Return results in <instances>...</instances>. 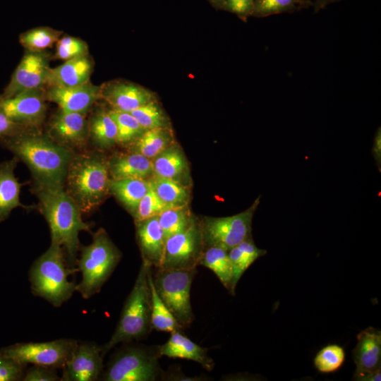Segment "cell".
<instances>
[{
    "instance_id": "cell-38",
    "label": "cell",
    "mask_w": 381,
    "mask_h": 381,
    "mask_svg": "<svg viewBox=\"0 0 381 381\" xmlns=\"http://www.w3.org/2000/svg\"><path fill=\"white\" fill-rule=\"evenodd\" d=\"M170 207L159 198L150 185V189L140 201L132 216L134 221H139L158 216Z\"/></svg>"
},
{
    "instance_id": "cell-41",
    "label": "cell",
    "mask_w": 381,
    "mask_h": 381,
    "mask_svg": "<svg viewBox=\"0 0 381 381\" xmlns=\"http://www.w3.org/2000/svg\"><path fill=\"white\" fill-rule=\"evenodd\" d=\"M254 4L255 0H224L220 10L234 13L246 22L252 16Z\"/></svg>"
},
{
    "instance_id": "cell-16",
    "label": "cell",
    "mask_w": 381,
    "mask_h": 381,
    "mask_svg": "<svg viewBox=\"0 0 381 381\" xmlns=\"http://www.w3.org/2000/svg\"><path fill=\"white\" fill-rule=\"evenodd\" d=\"M100 99L111 109L131 112L153 100L155 92L138 84L126 80H114L101 85Z\"/></svg>"
},
{
    "instance_id": "cell-26",
    "label": "cell",
    "mask_w": 381,
    "mask_h": 381,
    "mask_svg": "<svg viewBox=\"0 0 381 381\" xmlns=\"http://www.w3.org/2000/svg\"><path fill=\"white\" fill-rule=\"evenodd\" d=\"M174 141L172 127L148 129L129 145V152L139 153L152 159Z\"/></svg>"
},
{
    "instance_id": "cell-33",
    "label": "cell",
    "mask_w": 381,
    "mask_h": 381,
    "mask_svg": "<svg viewBox=\"0 0 381 381\" xmlns=\"http://www.w3.org/2000/svg\"><path fill=\"white\" fill-rule=\"evenodd\" d=\"M117 128L116 144L129 145L145 131L130 113L115 109L109 110Z\"/></svg>"
},
{
    "instance_id": "cell-48",
    "label": "cell",
    "mask_w": 381,
    "mask_h": 381,
    "mask_svg": "<svg viewBox=\"0 0 381 381\" xmlns=\"http://www.w3.org/2000/svg\"><path fill=\"white\" fill-rule=\"evenodd\" d=\"M303 4L304 7H308L313 5V0H300Z\"/></svg>"
},
{
    "instance_id": "cell-47",
    "label": "cell",
    "mask_w": 381,
    "mask_h": 381,
    "mask_svg": "<svg viewBox=\"0 0 381 381\" xmlns=\"http://www.w3.org/2000/svg\"><path fill=\"white\" fill-rule=\"evenodd\" d=\"M211 5L216 9H219L224 0H207Z\"/></svg>"
},
{
    "instance_id": "cell-43",
    "label": "cell",
    "mask_w": 381,
    "mask_h": 381,
    "mask_svg": "<svg viewBox=\"0 0 381 381\" xmlns=\"http://www.w3.org/2000/svg\"><path fill=\"white\" fill-rule=\"evenodd\" d=\"M207 378L204 376H187L181 370L179 366L174 365L166 371L162 370L159 380L168 381H205L208 380Z\"/></svg>"
},
{
    "instance_id": "cell-35",
    "label": "cell",
    "mask_w": 381,
    "mask_h": 381,
    "mask_svg": "<svg viewBox=\"0 0 381 381\" xmlns=\"http://www.w3.org/2000/svg\"><path fill=\"white\" fill-rule=\"evenodd\" d=\"M62 32L49 27H39L22 33L20 43L28 52H43L60 39Z\"/></svg>"
},
{
    "instance_id": "cell-5",
    "label": "cell",
    "mask_w": 381,
    "mask_h": 381,
    "mask_svg": "<svg viewBox=\"0 0 381 381\" xmlns=\"http://www.w3.org/2000/svg\"><path fill=\"white\" fill-rule=\"evenodd\" d=\"M63 248L52 241L49 248L32 264L29 272L32 292L54 307L67 301L75 291L76 284L68 277L75 271L69 267Z\"/></svg>"
},
{
    "instance_id": "cell-22",
    "label": "cell",
    "mask_w": 381,
    "mask_h": 381,
    "mask_svg": "<svg viewBox=\"0 0 381 381\" xmlns=\"http://www.w3.org/2000/svg\"><path fill=\"white\" fill-rule=\"evenodd\" d=\"M110 179L149 180L153 176L152 159L136 152L116 153L108 159Z\"/></svg>"
},
{
    "instance_id": "cell-24",
    "label": "cell",
    "mask_w": 381,
    "mask_h": 381,
    "mask_svg": "<svg viewBox=\"0 0 381 381\" xmlns=\"http://www.w3.org/2000/svg\"><path fill=\"white\" fill-rule=\"evenodd\" d=\"M18 162L14 156L0 163V222L5 221L13 209L26 208L20 201L21 185L14 173Z\"/></svg>"
},
{
    "instance_id": "cell-39",
    "label": "cell",
    "mask_w": 381,
    "mask_h": 381,
    "mask_svg": "<svg viewBox=\"0 0 381 381\" xmlns=\"http://www.w3.org/2000/svg\"><path fill=\"white\" fill-rule=\"evenodd\" d=\"M87 53L88 47L84 41L74 37L66 36L57 41L54 57L66 61L86 56Z\"/></svg>"
},
{
    "instance_id": "cell-44",
    "label": "cell",
    "mask_w": 381,
    "mask_h": 381,
    "mask_svg": "<svg viewBox=\"0 0 381 381\" xmlns=\"http://www.w3.org/2000/svg\"><path fill=\"white\" fill-rule=\"evenodd\" d=\"M22 129L24 128L13 122L0 107V139Z\"/></svg>"
},
{
    "instance_id": "cell-15",
    "label": "cell",
    "mask_w": 381,
    "mask_h": 381,
    "mask_svg": "<svg viewBox=\"0 0 381 381\" xmlns=\"http://www.w3.org/2000/svg\"><path fill=\"white\" fill-rule=\"evenodd\" d=\"M100 346L93 343L77 344L62 368L61 381H95L103 370Z\"/></svg>"
},
{
    "instance_id": "cell-14",
    "label": "cell",
    "mask_w": 381,
    "mask_h": 381,
    "mask_svg": "<svg viewBox=\"0 0 381 381\" xmlns=\"http://www.w3.org/2000/svg\"><path fill=\"white\" fill-rule=\"evenodd\" d=\"M44 99L40 89L31 90L9 98H0V107L13 122L30 129L40 126L45 119Z\"/></svg>"
},
{
    "instance_id": "cell-27",
    "label": "cell",
    "mask_w": 381,
    "mask_h": 381,
    "mask_svg": "<svg viewBox=\"0 0 381 381\" xmlns=\"http://www.w3.org/2000/svg\"><path fill=\"white\" fill-rule=\"evenodd\" d=\"M149 180L127 179L109 181V192L132 215L140 201L150 189Z\"/></svg>"
},
{
    "instance_id": "cell-32",
    "label": "cell",
    "mask_w": 381,
    "mask_h": 381,
    "mask_svg": "<svg viewBox=\"0 0 381 381\" xmlns=\"http://www.w3.org/2000/svg\"><path fill=\"white\" fill-rule=\"evenodd\" d=\"M160 226L165 239L190 227L197 218L189 205L170 207L158 215Z\"/></svg>"
},
{
    "instance_id": "cell-8",
    "label": "cell",
    "mask_w": 381,
    "mask_h": 381,
    "mask_svg": "<svg viewBox=\"0 0 381 381\" xmlns=\"http://www.w3.org/2000/svg\"><path fill=\"white\" fill-rule=\"evenodd\" d=\"M152 271L155 290L183 328L188 327L194 320L190 302V289L197 268L168 270L157 268Z\"/></svg>"
},
{
    "instance_id": "cell-29",
    "label": "cell",
    "mask_w": 381,
    "mask_h": 381,
    "mask_svg": "<svg viewBox=\"0 0 381 381\" xmlns=\"http://www.w3.org/2000/svg\"><path fill=\"white\" fill-rule=\"evenodd\" d=\"M199 265L212 270L229 294L234 295L231 288L233 270L227 250L216 246L205 248Z\"/></svg>"
},
{
    "instance_id": "cell-13",
    "label": "cell",
    "mask_w": 381,
    "mask_h": 381,
    "mask_svg": "<svg viewBox=\"0 0 381 381\" xmlns=\"http://www.w3.org/2000/svg\"><path fill=\"white\" fill-rule=\"evenodd\" d=\"M356 369L353 380H381V332L369 327L357 335V344L353 350Z\"/></svg>"
},
{
    "instance_id": "cell-36",
    "label": "cell",
    "mask_w": 381,
    "mask_h": 381,
    "mask_svg": "<svg viewBox=\"0 0 381 381\" xmlns=\"http://www.w3.org/2000/svg\"><path fill=\"white\" fill-rule=\"evenodd\" d=\"M346 353L338 344H329L321 349L315 355L313 363L315 368L322 373L338 370L344 364Z\"/></svg>"
},
{
    "instance_id": "cell-7",
    "label": "cell",
    "mask_w": 381,
    "mask_h": 381,
    "mask_svg": "<svg viewBox=\"0 0 381 381\" xmlns=\"http://www.w3.org/2000/svg\"><path fill=\"white\" fill-rule=\"evenodd\" d=\"M158 346L127 345L116 351L102 373L104 381L159 380Z\"/></svg>"
},
{
    "instance_id": "cell-46",
    "label": "cell",
    "mask_w": 381,
    "mask_h": 381,
    "mask_svg": "<svg viewBox=\"0 0 381 381\" xmlns=\"http://www.w3.org/2000/svg\"><path fill=\"white\" fill-rule=\"evenodd\" d=\"M340 0H313V6L315 13L325 8L328 5L337 2Z\"/></svg>"
},
{
    "instance_id": "cell-17",
    "label": "cell",
    "mask_w": 381,
    "mask_h": 381,
    "mask_svg": "<svg viewBox=\"0 0 381 381\" xmlns=\"http://www.w3.org/2000/svg\"><path fill=\"white\" fill-rule=\"evenodd\" d=\"M85 115L59 109L51 121L49 136L73 151L83 147L89 138L88 123Z\"/></svg>"
},
{
    "instance_id": "cell-12",
    "label": "cell",
    "mask_w": 381,
    "mask_h": 381,
    "mask_svg": "<svg viewBox=\"0 0 381 381\" xmlns=\"http://www.w3.org/2000/svg\"><path fill=\"white\" fill-rule=\"evenodd\" d=\"M50 68L45 53L28 51L13 71L0 98H9L25 91L40 89L47 84Z\"/></svg>"
},
{
    "instance_id": "cell-31",
    "label": "cell",
    "mask_w": 381,
    "mask_h": 381,
    "mask_svg": "<svg viewBox=\"0 0 381 381\" xmlns=\"http://www.w3.org/2000/svg\"><path fill=\"white\" fill-rule=\"evenodd\" d=\"M148 280L151 293V327L159 332H172L182 330L168 308L158 296L152 281V267L148 272Z\"/></svg>"
},
{
    "instance_id": "cell-19",
    "label": "cell",
    "mask_w": 381,
    "mask_h": 381,
    "mask_svg": "<svg viewBox=\"0 0 381 381\" xmlns=\"http://www.w3.org/2000/svg\"><path fill=\"white\" fill-rule=\"evenodd\" d=\"M134 222L142 262L154 269L159 268L163 259L166 239L158 216Z\"/></svg>"
},
{
    "instance_id": "cell-34",
    "label": "cell",
    "mask_w": 381,
    "mask_h": 381,
    "mask_svg": "<svg viewBox=\"0 0 381 381\" xmlns=\"http://www.w3.org/2000/svg\"><path fill=\"white\" fill-rule=\"evenodd\" d=\"M130 113L145 130L171 127L169 116L158 99L150 102Z\"/></svg>"
},
{
    "instance_id": "cell-23",
    "label": "cell",
    "mask_w": 381,
    "mask_h": 381,
    "mask_svg": "<svg viewBox=\"0 0 381 381\" xmlns=\"http://www.w3.org/2000/svg\"><path fill=\"white\" fill-rule=\"evenodd\" d=\"M92 70L93 63L87 55L70 59L50 68L47 84L60 87L80 85L90 81Z\"/></svg>"
},
{
    "instance_id": "cell-11",
    "label": "cell",
    "mask_w": 381,
    "mask_h": 381,
    "mask_svg": "<svg viewBox=\"0 0 381 381\" xmlns=\"http://www.w3.org/2000/svg\"><path fill=\"white\" fill-rule=\"evenodd\" d=\"M205 250L199 219L187 229L166 239L161 267L168 270L196 269Z\"/></svg>"
},
{
    "instance_id": "cell-30",
    "label": "cell",
    "mask_w": 381,
    "mask_h": 381,
    "mask_svg": "<svg viewBox=\"0 0 381 381\" xmlns=\"http://www.w3.org/2000/svg\"><path fill=\"white\" fill-rule=\"evenodd\" d=\"M149 182L159 198L169 207L187 205L190 200V188L169 179L153 175Z\"/></svg>"
},
{
    "instance_id": "cell-9",
    "label": "cell",
    "mask_w": 381,
    "mask_h": 381,
    "mask_svg": "<svg viewBox=\"0 0 381 381\" xmlns=\"http://www.w3.org/2000/svg\"><path fill=\"white\" fill-rule=\"evenodd\" d=\"M260 195L246 210L228 217L199 219L205 249L216 246L229 250L252 237V223Z\"/></svg>"
},
{
    "instance_id": "cell-21",
    "label": "cell",
    "mask_w": 381,
    "mask_h": 381,
    "mask_svg": "<svg viewBox=\"0 0 381 381\" xmlns=\"http://www.w3.org/2000/svg\"><path fill=\"white\" fill-rule=\"evenodd\" d=\"M170 334L168 340L162 345L158 346L161 357L187 359L199 363L208 371L213 370L214 363L208 356L207 349L200 346L183 335L181 330H176Z\"/></svg>"
},
{
    "instance_id": "cell-42",
    "label": "cell",
    "mask_w": 381,
    "mask_h": 381,
    "mask_svg": "<svg viewBox=\"0 0 381 381\" xmlns=\"http://www.w3.org/2000/svg\"><path fill=\"white\" fill-rule=\"evenodd\" d=\"M54 368L32 365L25 373L24 381H57L61 377L54 370Z\"/></svg>"
},
{
    "instance_id": "cell-45",
    "label": "cell",
    "mask_w": 381,
    "mask_h": 381,
    "mask_svg": "<svg viewBox=\"0 0 381 381\" xmlns=\"http://www.w3.org/2000/svg\"><path fill=\"white\" fill-rule=\"evenodd\" d=\"M372 154L375 160L377 167L380 171L381 167V130L380 127L377 129L375 135L373 145L372 148Z\"/></svg>"
},
{
    "instance_id": "cell-3",
    "label": "cell",
    "mask_w": 381,
    "mask_h": 381,
    "mask_svg": "<svg viewBox=\"0 0 381 381\" xmlns=\"http://www.w3.org/2000/svg\"><path fill=\"white\" fill-rule=\"evenodd\" d=\"M108 158L99 152L74 153L66 176V192L83 213L97 207L109 192Z\"/></svg>"
},
{
    "instance_id": "cell-40",
    "label": "cell",
    "mask_w": 381,
    "mask_h": 381,
    "mask_svg": "<svg viewBox=\"0 0 381 381\" xmlns=\"http://www.w3.org/2000/svg\"><path fill=\"white\" fill-rule=\"evenodd\" d=\"M25 365L0 353V381L23 380Z\"/></svg>"
},
{
    "instance_id": "cell-2",
    "label": "cell",
    "mask_w": 381,
    "mask_h": 381,
    "mask_svg": "<svg viewBox=\"0 0 381 381\" xmlns=\"http://www.w3.org/2000/svg\"><path fill=\"white\" fill-rule=\"evenodd\" d=\"M34 190L40 212L49 224L52 241L63 248L69 267L78 270L79 233L90 231V225L83 222L81 210L64 186H35Z\"/></svg>"
},
{
    "instance_id": "cell-1",
    "label": "cell",
    "mask_w": 381,
    "mask_h": 381,
    "mask_svg": "<svg viewBox=\"0 0 381 381\" xmlns=\"http://www.w3.org/2000/svg\"><path fill=\"white\" fill-rule=\"evenodd\" d=\"M1 145L30 170L35 186H64L74 152L49 136L22 129L0 139Z\"/></svg>"
},
{
    "instance_id": "cell-28",
    "label": "cell",
    "mask_w": 381,
    "mask_h": 381,
    "mask_svg": "<svg viewBox=\"0 0 381 381\" xmlns=\"http://www.w3.org/2000/svg\"><path fill=\"white\" fill-rule=\"evenodd\" d=\"M266 253V250L259 248L255 245L253 236L228 250L233 270L231 288L234 295L236 285L244 272L257 259Z\"/></svg>"
},
{
    "instance_id": "cell-20",
    "label": "cell",
    "mask_w": 381,
    "mask_h": 381,
    "mask_svg": "<svg viewBox=\"0 0 381 381\" xmlns=\"http://www.w3.org/2000/svg\"><path fill=\"white\" fill-rule=\"evenodd\" d=\"M152 163L153 175L169 179L190 188L192 179L189 163L176 140L155 156Z\"/></svg>"
},
{
    "instance_id": "cell-4",
    "label": "cell",
    "mask_w": 381,
    "mask_h": 381,
    "mask_svg": "<svg viewBox=\"0 0 381 381\" xmlns=\"http://www.w3.org/2000/svg\"><path fill=\"white\" fill-rule=\"evenodd\" d=\"M151 267L142 262L134 285L123 304L115 330L109 340L100 346L103 356L119 344L145 338L151 327V293L148 272Z\"/></svg>"
},
{
    "instance_id": "cell-10",
    "label": "cell",
    "mask_w": 381,
    "mask_h": 381,
    "mask_svg": "<svg viewBox=\"0 0 381 381\" xmlns=\"http://www.w3.org/2000/svg\"><path fill=\"white\" fill-rule=\"evenodd\" d=\"M77 344V341L71 339L17 343L0 349V353L25 365L32 364L54 369L63 368Z\"/></svg>"
},
{
    "instance_id": "cell-25",
    "label": "cell",
    "mask_w": 381,
    "mask_h": 381,
    "mask_svg": "<svg viewBox=\"0 0 381 381\" xmlns=\"http://www.w3.org/2000/svg\"><path fill=\"white\" fill-rule=\"evenodd\" d=\"M88 133L92 144L99 150L116 144L117 128L109 110L100 109L92 114L88 122Z\"/></svg>"
},
{
    "instance_id": "cell-6",
    "label": "cell",
    "mask_w": 381,
    "mask_h": 381,
    "mask_svg": "<svg viewBox=\"0 0 381 381\" xmlns=\"http://www.w3.org/2000/svg\"><path fill=\"white\" fill-rule=\"evenodd\" d=\"M80 250L76 266L82 279L75 291L88 299L100 291L119 264L121 253L102 228L92 234L91 243Z\"/></svg>"
},
{
    "instance_id": "cell-18",
    "label": "cell",
    "mask_w": 381,
    "mask_h": 381,
    "mask_svg": "<svg viewBox=\"0 0 381 381\" xmlns=\"http://www.w3.org/2000/svg\"><path fill=\"white\" fill-rule=\"evenodd\" d=\"M100 90L101 86L90 81L69 87L51 86L45 94V99L56 103L61 110L85 114L100 99Z\"/></svg>"
},
{
    "instance_id": "cell-37",
    "label": "cell",
    "mask_w": 381,
    "mask_h": 381,
    "mask_svg": "<svg viewBox=\"0 0 381 381\" xmlns=\"http://www.w3.org/2000/svg\"><path fill=\"white\" fill-rule=\"evenodd\" d=\"M305 8L300 0H255L252 16L264 18Z\"/></svg>"
}]
</instances>
